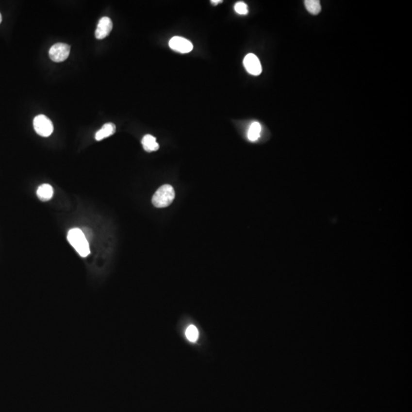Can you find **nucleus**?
<instances>
[{
	"mask_svg": "<svg viewBox=\"0 0 412 412\" xmlns=\"http://www.w3.org/2000/svg\"><path fill=\"white\" fill-rule=\"evenodd\" d=\"M305 6L308 12L312 15H318L321 12V6L319 0H306Z\"/></svg>",
	"mask_w": 412,
	"mask_h": 412,
	"instance_id": "nucleus-13",
	"label": "nucleus"
},
{
	"mask_svg": "<svg viewBox=\"0 0 412 412\" xmlns=\"http://www.w3.org/2000/svg\"><path fill=\"white\" fill-rule=\"evenodd\" d=\"M67 240L76 251L82 257H86L90 253L89 241L80 229H73L68 231Z\"/></svg>",
	"mask_w": 412,
	"mask_h": 412,
	"instance_id": "nucleus-2",
	"label": "nucleus"
},
{
	"mask_svg": "<svg viewBox=\"0 0 412 412\" xmlns=\"http://www.w3.org/2000/svg\"><path fill=\"white\" fill-rule=\"evenodd\" d=\"M261 130H262V128H261V124L257 121L253 122L250 125V129L248 130V139L250 140V141H253H253H257L261 137Z\"/></svg>",
	"mask_w": 412,
	"mask_h": 412,
	"instance_id": "nucleus-12",
	"label": "nucleus"
},
{
	"mask_svg": "<svg viewBox=\"0 0 412 412\" xmlns=\"http://www.w3.org/2000/svg\"><path fill=\"white\" fill-rule=\"evenodd\" d=\"M33 125L36 133L41 137H49L54 132L52 121L44 115L36 116L33 121Z\"/></svg>",
	"mask_w": 412,
	"mask_h": 412,
	"instance_id": "nucleus-4",
	"label": "nucleus"
},
{
	"mask_svg": "<svg viewBox=\"0 0 412 412\" xmlns=\"http://www.w3.org/2000/svg\"><path fill=\"white\" fill-rule=\"evenodd\" d=\"M112 30H113L112 20L109 17H103L99 22L95 35L97 39H103L109 35Z\"/></svg>",
	"mask_w": 412,
	"mask_h": 412,
	"instance_id": "nucleus-8",
	"label": "nucleus"
},
{
	"mask_svg": "<svg viewBox=\"0 0 412 412\" xmlns=\"http://www.w3.org/2000/svg\"><path fill=\"white\" fill-rule=\"evenodd\" d=\"M70 47L66 44L57 43L50 48L49 57L54 62H63L66 61L70 55Z\"/></svg>",
	"mask_w": 412,
	"mask_h": 412,
	"instance_id": "nucleus-5",
	"label": "nucleus"
},
{
	"mask_svg": "<svg viewBox=\"0 0 412 412\" xmlns=\"http://www.w3.org/2000/svg\"><path fill=\"white\" fill-rule=\"evenodd\" d=\"M169 46L172 50L181 54H187L193 49V44L189 40L179 36H175L170 40Z\"/></svg>",
	"mask_w": 412,
	"mask_h": 412,
	"instance_id": "nucleus-6",
	"label": "nucleus"
},
{
	"mask_svg": "<svg viewBox=\"0 0 412 412\" xmlns=\"http://www.w3.org/2000/svg\"><path fill=\"white\" fill-rule=\"evenodd\" d=\"M116 127L113 123H106L102 126V129L99 130L95 136L97 141H102L105 137L113 135L115 133Z\"/></svg>",
	"mask_w": 412,
	"mask_h": 412,
	"instance_id": "nucleus-9",
	"label": "nucleus"
},
{
	"mask_svg": "<svg viewBox=\"0 0 412 412\" xmlns=\"http://www.w3.org/2000/svg\"><path fill=\"white\" fill-rule=\"evenodd\" d=\"M176 330L182 342L198 353H206L209 347L207 334L193 315L183 314L177 320Z\"/></svg>",
	"mask_w": 412,
	"mask_h": 412,
	"instance_id": "nucleus-1",
	"label": "nucleus"
},
{
	"mask_svg": "<svg viewBox=\"0 0 412 412\" xmlns=\"http://www.w3.org/2000/svg\"><path fill=\"white\" fill-rule=\"evenodd\" d=\"M37 196L41 201H49L54 196V189L49 184H42L37 190Z\"/></svg>",
	"mask_w": 412,
	"mask_h": 412,
	"instance_id": "nucleus-10",
	"label": "nucleus"
},
{
	"mask_svg": "<svg viewBox=\"0 0 412 412\" xmlns=\"http://www.w3.org/2000/svg\"><path fill=\"white\" fill-rule=\"evenodd\" d=\"M223 2L222 0H212V1H211L212 4L214 5V6H216V5H218V4L221 3V2Z\"/></svg>",
	"mask_w": 412,
	"mask_h": 412,
	"instance_id": "nucleus-15",
	"label": "nucleus"
},
{
	"mask_svg": "<svg viewBox=\"0 0 412 412\" xmlns=\"http://www.w3.org/2000/svg\"><path fill=\"white\" fill-rule=\"evenodd\" d=\"M175 198V191L170 185H164L157 189L152 198V203L157 208L167 207Z\"/></svg>",
	"mask_w": 412,
	"mask_h": 412,
	"instance_id": "nucleus-3",
	"label": "nucleus"
},
{
	"mask_svg": "<svg viewBox=\"0 0 412 412\" xmlns=\"http://www.w3.org/2000/svg\"><path fill=\"white\" fill-rule=\"evenodd\" d=\"M144 149L148 152L157 151L159 149V145L155 137L150 134H146L141 141Z\"/></svg>",
	"mask_w": 412,
	"mask_h": 412,
	"instance_id": "nucleus-11",
	"label": "nucleus"
},
{
	"mask_svg": "<svg viewBox=\"0 0 412 412\" xmlns=\"http://www.w3.org/2000/svg\"><path fill=\"white\" fill-rule=\"evenodd\" d=\"M2 15H1V13H0V23H1V22H2Z\"/></svg>",
	"mask_w": 412,
	"mask_h": 412,
	"instance_id": "nucleus-16",
	"label": "nucleus"
},
{
	"mask_svg": "<svg viewBox=\"0 0 412 412\" xmlns=\"http://www.w3.org/2000/svg\"><path fill=\"white\" fill-rule=\"evenodd\" d=\"M244 66L248 73L253 76H258L262 73V66L258 57L253 54H248L244 59Z\"/></svg>",
	"mask_w": 412,
	"mask_h": 412,
	"instance_id": "nucleus-7",
	"label": "nucleus"
},
{
	"mask_svg": "<svg viewBox=\"0 0 412 412\" xmlns=\"http://www.w3.org/2000/svg\"><path fill=\"white\" fill-rule=\"evenodd\" d=\"M234 11H235L237 14L245 16V15H247L248 13L247 6V4L245 3L244 2H237V3L234 5Z\"/></svg>",
	"mask_w": 412,
	"mask_h": 412,
	"instance_id": "nucleus-14",
	"label": "nucleus"
}]
</instances>
